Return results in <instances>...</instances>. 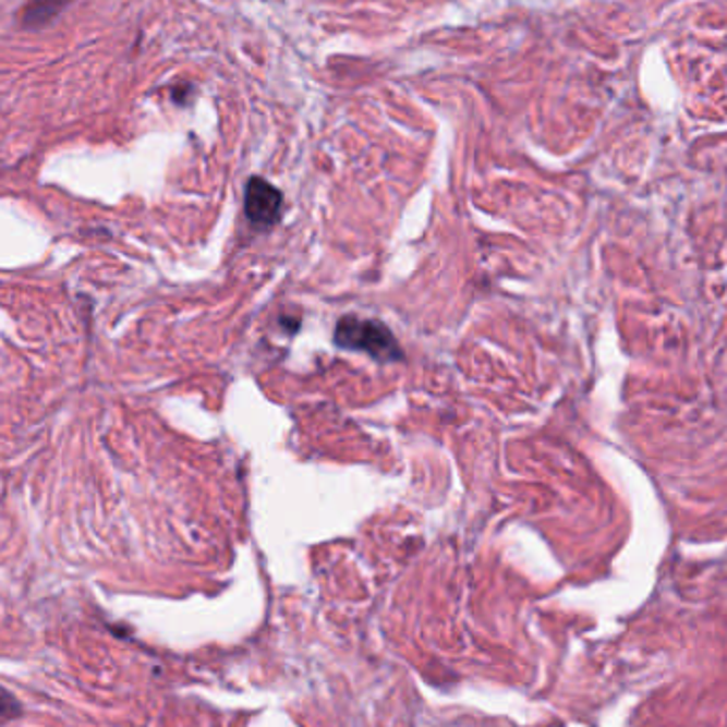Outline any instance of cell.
<instances>
[{
  "label": "cell",
  "instance_id": "1",
  "mask_svg": "<svg viewBox=\"0 0 727 727\" xmlns=\"http://www.w3.org/2000/svg\"><path fill=\"white\" fill-rule=\"evenodd\" d=\"M335 342L342 349L364 351L379 362H396L402 358L396 337L377 319H360L355 315L342 317L337 324Z\"/></svg>",
  "mask_w": 727,
  "mask_h": 727
},
{
  "label": "cell",
  "instance_id": "2",
  "mask_svg": "<svg viewBox=\"0 0 727 727\" xmlns=\"http://www.w3.org/2000/svg\"><path fill=\"white\" fill-rule=\"evenodd\" d=\"M281 192L262 177H252L245 190V215L257 226H272L281 215Z\"/></svg>",
  "mask_w": 727,
  "mask_h": 727
},
{
  "label": "cell",
  "instance_id": "3",
  "mask_svg": "<svg viewBox=\"0 0 727 727\" xmlns=\"http://www.w3.org/2000/svg\"><path fill=\"white\" fill-rule=\"evenodd\" d=\"M71 0H28L22 11L26 28H44Z\"/></svg>",
  "mask_w": 727,
  "mask_h": 727
},
{
  "label": "cell",
  "instance_id": "4",
  "mask_svg": "<svg viewBox=\"0 0 727 727\" xmlns=\"http://www.w3.org/2000/svg\"><path fill=\"white\" fill-rule=\"evenodd\" d=\"M15 708V704H13V700L7 695V693H2L0 691V717L2 715H11V711Z\"/></svg>",
  "mask_w": 727,
  "mask_h": 727
}]
</instances>
